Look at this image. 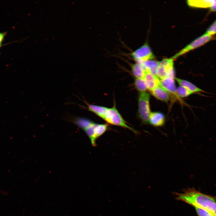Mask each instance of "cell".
I'll use <instances>...</instances> for the list:
<instances>
[{"mask_svg":"<svg viewBox=\"0 0 216 216\" xmlns=\"http://www.w3.org/2000/svg\"><path fill=\"white\" fill-rule=\"evenodd\" d=\"M175 194L176 200L202 209L213 216H216V196L201 193L194 188L185 189L183 193H175Z\"/></svg>","mask_w":216,"mask_h":216,"instance_id":"1","label":"cell"},{"mask_svg":"<svg viewBox=\"0 0 216 216\" xmlns=\"http://www.w3.org/2000/svg\"><path fill=\"white\" fill-rule=\"evenodd\" d=\"M67 120L76 125L85 132L89 138L92 145L96 146L97 139L104 134L108 129L107 124H98L87 118L76 117L66 118Z\"/></svg>","mask_w":216,"mask_h":216,"instance_id":"2","label":"cell"},{"mask_svg":"<svg viewBox=\"0 0 216 216\" xmlns=\"http://www.w3.org/2000/svg\"><path fill=\"white\" fill-rule=\"evenodd\" d=\"M107 123L128 129L136 134L139 132L129 126L117 109L115 105L108 108L102 118Z\"/></svg>","mask_w":216,"mask_h":216,"instance_id":"3","label":"cell"},{"mask_svg":"<svg viewBox=\"0 0 216 216\" xmlns=\"http://www.w3.org/2000/svg\"><path fill=\"white\" fill-rule=\"evenodd\" d=\"M150 98L149 94L146 92L140 93L138 100V114L140 118L144 124L148 122L151 112Z\"/></svg>","mask_w":216,"mask_h":216,"instance_id":"4","label":"cell"},{"mask_svg":"<svg viewBox=\"0 0 216 216\" xmlns=\"http://www.w3.org/2000/svg\"><path fill=\"white\" fill-rule=\"evenodd\" d=\"M213 39L212 36L205 34L198 37L188 44L171 58L176 59L190 51L205 44Z\"/></svg>","mask_w":216,"mask_h":216,"instance_id":"5","label":"cell"},{"mask_svg":"<svg viewBox=\"0 0 216 216\" xmlns=\"http://www.w3.org/2000/svg\"><path fill=\"white\" fill-rule=\"evenodd\" d=\"M174 60L171 58H164L159 62L156 76L160 80L168 77L175 78Z\"/></svg>","mask_w":216,"mask_h":216,"instance_id":"6","label":"cell"},{"mask_svg":"<svg viewBox=\"0 0 216 216\" xmlns=\"http://www.w3.org/2000/svg\"><path fill=\"white\" fill-rule=\"evenodd\" d=\"M130 55L136 62L138 63L153 60L154 58L150 47L146 44L132 52Z\"/></svg>","mask_w":216,"mask_h":216,"instance_id":"7","label":"cell"},{"mask_svg":"<svg viewBox=\"0 0 216 216\" xmlns=\"http://www.w3.org/2000/svg\"><path fill=\"white\" fill-rule=\"evenodd\" d=\"M175 78L168 77L160 80V85L174 97L179 98L176 92Z\"/></svg>","mask_w":216,"mask_h":216,"instance_id":"8","label":"cell"},{"mask_svg":"<svg viewBox=\"0 0 216 216\" xmlns=\"http://www.w3.org/2000/svg\"><path fill=\"white\" fill-rule=\"evenodd\" d=\"M165 117L161 112H151L148 122L152 125L156 127L163 126L165 122Z\"/></svg>","mask_w":216,"mask_h":216,"instance_id":"9","label":"cell"},{"mask_svg":"<svg viewBox=\"0 0 216 216\" xmlns=\"http://www.w3.org/2000/svg\"><path fill=\"white\" fill-rule=\"evenodd\" d=\"M144 80L147 89L151 91L160 85V80L156 76L147 72Z\"/></svg>","mask_w":216,"mask_h":216,"instance_id":"10","label":"cell"},{"mask_svg":"<svg viewBox=\"0 0 216 216\" xmlns=\"http://www.w3.org/2000/svg\"><path fill=\"white\" fill-rule=\"evenodd\" d=\"M151 92L154 97L160 100L167 102L170 100L171 94L160 85Z\"/></svg>","mask_w":216,"mask_h":216,"instance_id":"11","label":"cell"},{"mask_svg":"<svg viewBox=\"0 0 216 216\" xmlns=\"http://www.w3.org/2000/svg\"><path fill=\"white\" fill-rule=\"evenodd\" d=\"M175 79L180 86L183 87L193 93L204 92V91L202 89L189 81L176 77H175Z\"/></svg>","mask_w":216,"mask_h":216,"instance_id":"12","label":"cell"},{"mask_svg":"<svg viewBox=\"0 0 216 216\" xmlns=\"http://www.w3.org/2000/svg\"><path fill=\"white\" fill-rule=\"evenodd\" d=\"M214 0H189L187 1L188 5L194 8H206L211 7Z\"/></svg>","mask_w":216,"mask_h":216,"instance_id":"13","label":"cell"},{"mask_svg":"<svg viewBox=\"0 0 216 216\" xmlns=\"http://www.w3.org/2000/svg\"><path fill=\"white\" fill-rule=\"evenodd\" d=\"M139 63L144 67L147 72L156 76L159 62L152 60Z\"/></svg>","mask_w":216,"mask_h":216,"instance_id":"14","label":"cell"},{"mask_svg":"<svg viewBox=\"0 0 216 216\" xmlns=\"http://www.w3.org/2000/svg\"><path fill=\"white\" fill-rule=\"evenodd\" d=\"M132 74L136 78H143L147 72L140 63L136 62L131 65Z\"/></svg>","mask_w":216,"mask_h":216,"instance_id":"15","label":"cell"},{"mask_svg":"<svg viewBox=\"0 0 216 216\" xmlns=\"http://www.w3.org/2000/svg\"><path fill=\"white\" fill-rule=\"evenodd\" d=\"M89 111L94 113L101 118L106 112L108 108L93 104H89L88 106Z\"/></svg>","mask_w":216,"mask_h":216,"instance_id":"16","label":"cell"},{"mask_svg":"<svg viewBox=\"0 0 216 216\" xmlns=\"http://www.w3.org/2000/svg\"><path fill=\"white\" fill-rule=\"evenodd\" d=\"M134 84L136 88L140 93L146 92L147 89L143 78H136Z\"/></svg>","mask_w":216,"mask_h":216,"instance_id":"17","label":"cell"},{"mask_svg":"<svg viewBox=\"0 0 216 216\" xmlns=\"http://www.w3.org/2000/svg\"><path fill=\"white\" fill-rule=\"evenodd\" d=\"M176 92L179 98L187 97L193 94V92L180 86L176 88Z\"/></svg>","mask_w":216,"mask_h":216,"instance_id":"18","label":"cell"},{"mask_svg":"<svg viewBox=\"0 0 216 216\" xmlns=\"http://www.w3.org/2000/svg\"><path fill=\"white\" fill-rule=\"evenodd\" d=\"M204 34L212 36L216 34V20L208 27Z\"/></svg>","mask_w":216,"mask_h":216,"instance_id":"19","label":"cell"},{"mask_svg":"<svg viewBox=\"0 0 216 216\" xmlns=\"http://www.w3.org/2000/svg\"><path fill=\"white\" fill-rule=\"evenodd\" d=\"M198 216H213L206 211L201 208L194 207Z\"/></svg>","mask_w":216,"mask_h":216,"instance_id":"20","label":"cell"},{"mask_svg":"<svg viewBox=\"0 0 216 216\" xmlns=\"http://www.w3.org/2000/svg\"><path fill=\"white\" fill-rule=\"evenodd\" d=\"M7 32H0V48L2 46V42L4 39L7 35Z\"/></svg>","mask_w":216,"mask_h":216,"instance_id":"21","label":"cell"},{"mask_svg":"<svg viewBox=\"0 0 216 216\" xmlns=\"http://www.w3.org/2000/svg\"><path fill=\"white\" fill-rule=\"evenodd\" d=\"M209 9L211 11H216V0H214L212 6Z\"/></svg>","mask_w":216,"mask_h":216,"instance_id":"22","label":"cell"}]
</instances>
